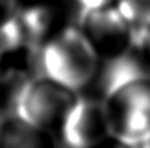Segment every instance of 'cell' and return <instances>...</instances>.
<instances>
[{
	"instance_id": "30bf717a",
	"label": "cell",
	"mask_w": 150,
	"mask_h": 148,
	"mask_svg": "<svg viewBox=\"0 0 150 148\" xmlns=\"http://www.w3.org/2000/svg\"><path fill=\"white\" fill-rule=\"evenodd\" d=\"M89 148H136V147L133 144H130V142H125V141L114 137V135H108L103 140H100L99 142H96L95 145H92Z\"/></svg>"
},
{
	"instance_id": "52a82bcc",
	"label": "cell",
	"mask_w": 150,
	"mask_h": 148,
	"mask_svg": "<svg viewBox=\"0 0 150 148\" xmlns=\"http://www.w3.org/2000/svg\"><path fill=\"white\" fill-rule=\"evenodd\" d=\"M0 148H63L58 138L37 123L10 115L0 119Z\"/></svg>"
},
{
	"instance_id": "7c38bea8",
	"label": "cell",
	"mask_w": 150,
	"mask_h": 148,
	"mask_svg": "<svg viewBox=\"0 0 150 148\" xmlns=\"http://www.w3.org/2000/svg\"><path fill=\"white\" fill-rule=\"evenodd\" d=\"M136 148H150V135H147L144 140H142L140 142L137 144H133Z\"/></svg>"
},
{
	"instance_id": "8fae6325",
	"label": "cell",
	"mask_w": 150,
	"mask_h": 148,
	"mask_svg": "<svg viewBox=\"0 0 150 148\" xmlns=\"http://www.w3.org/2000/svg\"><path fill=\"white\" fill-rule=\"evenodd\" d=\"M77 1L86 10V9H95V7H100V6H106V4L115 3L117 0H77Z\"/></svg>"
},
{
	"instance_id": "7a4b0ae2",
	"label": "cell",
	"mask_w": 150,
	"mask_h": 148,
	"mask_svg": "<svg viewBox=\"0 0 150 148\" xmlns=\"http://www.w3.org/2000/svg\"><path fill=\"white\" fill-rule=\"evenodd\" d=\"M111 135L137 144L150 135V77L124 80L102 96Z\"/></svg>"
},
{
	"instance_id": "ba28073f",
	"label": "cell",
	"mask_w": 150,
	"mask_h": 148,
	"mask_svg": "<svg viewBox=\"0 0 150 148\" xmlns=\"http://www.w3.org/2000/svg\"><path fill=\"white\" fill-rule=\"evenodd\" d=\"M120 12L136 28H150V0H117Z\"/></svg>"
},
{
	"instance_id": "5b68a950",
	"label": "cell",
	"mask_w": 150,
	"mask_h": 148,
	"mask_svg": "<svg viewBox=\"0 0 150 148\" xmlns=\"http://www.w3.org/2000/svg\"><path fill=\"white\" fill-rule=\"evenodd\" d=\"M108 135L111 132L102 99L85 92L79 95L57 132L63 148H89Z\"/></svg>"
},
{
	"instance_id": "8992f818",
	"label": "cell",
	"mask_w": 150,
	"mask_h": 148,
	"mask_svg": "<svg viewBox=\"0 0 150 148\" xmlns=\"http://www.w3.org/2000/svg\"><path fill=\"white\" fill-rule=\"evenodd\" d=\"M38 74V51L32 45L0 55V119L18 113L25 90Z\"/></svg>"
},
{
	"instance_id": "9c48e42d",
	"label": "cell",
	"mask_w": 150,
	"mask_h": 148,
	"mask_svg": "<svg viewBox=\"0 0 150 148\" xmlns=\"http://www.w3.org/2000/svg\"><path fill=\"white\" fill-rule=\"evenodd\" d=\"M16 18L15 0H0V26Z\"/></svg>"
},
{
	"instance_id": "3957f363",
	"label": "cell",
	"mask_w": 150,
	"mask_h": 148,
	"mask_svg": "<svg viewBox=\"0 0 150 148\" xmlns=\"http://www.w3.org/2000/svg\"><path fill=\"white\" fill-rule=\"evenodd\" d=\"M79 95L80 92L38 74L25 90L16 115H21L57 137Z\"/></svg>"
},
{
	"instance_id": "6da1fadb",
	"label": "cell",
	"mask_w": 150,
	"mask_h": 148,
	"mask_svg": "<svg viewBox=\"0 0 150 148\" xmlns=\"http://www.w3.org/2000/svg\"><path fill=\"white\" fill-rule=\"evenodd\" d=\"M37 51L40 74L76 92H86L98 76L100 60L79 26L55 35Z\"/></svg>"
},
{
	"instance_id": "277c9868",
	"label": "cell",
	"mask_w": 150,
	"mask_h": 148,
	"mask_svg": "<svg viewBox=\"0 0 150 148\" xmlns=\"http://www.w3.org/2000/svg\"><path fill=\"white\" fill-rule=\"evenodd\" d=\"M79 29L95 49L100 62L128 52L137 32V28L125 19L115 3L86 9L80 19Z\"/></svg>"
}]
</instances>
